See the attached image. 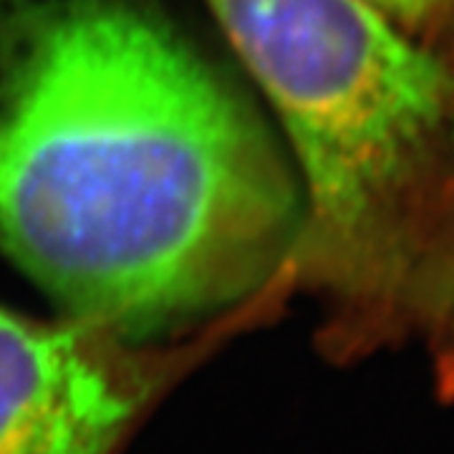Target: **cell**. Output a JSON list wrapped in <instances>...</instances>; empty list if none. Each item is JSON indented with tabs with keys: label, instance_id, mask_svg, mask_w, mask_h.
Listing matches in <instances>:
<instances>
[{
	"label": "cell",
	"instance_id": "1",
	"mask_svg": "<svg viewBox=\"0 0 454 454\" xmlns=\"http://www.w3.org/2000/svg\"><path fill=\"white\" fill-rule=\"evenodd\" d=\"M303 202L240 94L134 0H0V247L157 339L293 268Z\"/></svg>",
	"mask_w": 454,
	"mask_h": 454
},
{
	"label": "cell",
	"instance_id": "2",
	"mask_svg": "<svg viewBox=\"0 0 454 454\" xmlns=\"http://www.w3.org/2000/svg\"><path fill=\"white\" fill-rule=\"evenodd\" d=\"M303 175L298 288L356 354L424 325L454 260V51L366 0H210Z\"/></svg>",
	"mask_w": 454,
	"mask_h": 454
},
{
	"label": "cell",
	"instance_id": "3",
	"mask_svg": "<svg viewBox=\"0 0 454 454\" xmlns=\"http://www.w3.org/2000/svg\"><path fill=\"white\" fill-rule=\"evenodd\" d=\"M295 293L283 270L184 340L131 339L76 316L38 321L0 306V454H119L167 391Z\"/></svg>",
	"mask_w": 454,
	"mask_h": 454
},
{
	"label": "cell",
	"instance_id": "4",
	"mask_svg": "<svg viewBox=\"0 0 454 454\" xmlns=\"http://www.w3.org/2000/svg\"><path fill=\"white\" fill-rule=\"evenodd\" d=\"M406 35L454 51V0H366Z\"/></svg>",
	"mask_w": 454,
	"mask_h": 454
},
{
	"label": "cell",
	"instance_id": "5",
	"mask_svg": "<svg viewBox=\"0 0 454 454\" xmlns=\"http://www.w3.org/2000/svg\"><path fill=\"white\" fill-rule=\"evenodd\" d=\"M429 328L437 333L442 343L447 340L454 346V260L450 265V273L444 278V286L439 291L437 309H434V316L429 321Z\"/></svg>",
	"mask_w": 454,
	"mask_h": 454
}]
</instances>
